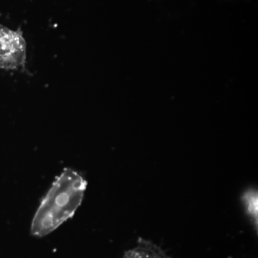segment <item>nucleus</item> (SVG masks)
<instances>
[{
  "instance_id": "f257e3e1",
  "label": "nucleus",
  "mask_w": 258,
  "mask_h": 258,
  "mask_svg": "<svg viewBox=\"0 0 258 258\" xmlns=\"http://www.w3.org/2000/svg\"><path fill=\"white\" fill-rule=\"evenodd\" d=\"M88 182L74 169H64L42 198L31 223L34 237H43L71 219L82 203Z\"/></svg>"
},
{
  "instance_id": "f03ea898",
  "label": "nucleus",
  "mask_w": 258,
  "mask_h": 258,
  "mask_svg": "<svg viewBox=\"0 0 258 258\" xmlns=\"http://www.w3.org/2000/svg\"><path fill=\"white\" fill-rule=\"evenodd\" d=\"M26 60L27 44L23 32L0 25V69H24Z\"/></svg>"
},
{
  "instance_id": "7ed1b4c3",
  "label": "nucleus",
  "mask_w": 258,
  "mask_h": 258,
  "mask_svg": "<svg viewBox=\"0 0 258 258\" xmlns=\"http://www.w3.org/2000/svg\"><path fill=\"white\" fill-rule=\"evenodd\" d=\"M123 258H170L161 247L151 241L139 238L137 246L125 252Z\"/></svg>"
},
{
  "instance_id": "20e7f679",
  "label": "nucleus",
  "mask_w": 258,
  "mask_h": 258,
  "mask_svg": "<svg viewBox=\"0 0 258 258\" xmlns=\"http://www.w3.org/2000/svg\"><path fill=\"white\" fill-rule=\"evenodd\" d=\"M242 201L245 208L246 213L251 219V221L256 230H257L258 220V196L257 190L250 189L247 190L242 197Z\"/></svg>"
}]
</instances>
